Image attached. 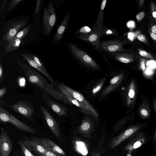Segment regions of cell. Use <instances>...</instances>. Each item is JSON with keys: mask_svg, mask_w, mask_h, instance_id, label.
<instances>
[{"mask_svg": "<svg viewBox=\"0 0 156 156\" xmlns=\"http://www.w3.org/2000/svg\"><path fill=\"white\" fill-rule=\"evenodd\" d=\"M145 15L144 12H141L137 14L136 16V18L138 21H140L144 17Z\"/></svg>", "mask_w": 156, "mask_h": 156, "instance_id": "36", "label": "cell"}, {"mask_svg": "<svg viewBox=\"0 0 156 156\" xmlns=\"http://www.w3.org/2000/svg\"><path fill=\"white\" fill-rule=\"evenodd\" d=\"M102 36L101 29L94 23L90 32L86 34H80L77 35V37L91 44L105 58V55L101 50L100 46V38Z\"/></svg>", "mask_w": 156, "mask_h": 156, "instance_id": "8", "label": "cell"}, {"mask_svg": "<svg viewBox=\"0 0 156 156\" xmlns=\"http://www.w3.org/2000/svg\"><path fill=\"white\" fill-rule=\"evenodd\" d=\"M106 80L105 77L103 78L100 81L96 86L93 89L92 93L93 94L97 93L100 90L104 85Z\"/></svg>", "mask_w": 156, "mask_h": 156, "instance_id": "31", "label": "cell"}, {"mask_svg": "<svg viewBox=\"0 0 156 156\" xmlns=\"http://www.w3.org/2000/svg\"><path fill=\"white\" fill-rule=\"evenodd\" d=\"M123 42L117 39L110 40L100 41V46L102 52L108 53L120 52L123 51Z\"/></svg>", "mask_w": 156, "mask_h": 156, "instance_id": "12", "label": "cell"}, {"mask_svg": "<svg viewBox=\"0 0 156 156\" xmlns=\"http://www.w3.org/2000/svg\"><path fill=\"white\" fill-rule=\"evenodd\" d=\"M23 43V39H12L10 43L5 47L4 52L1 55L0 58L8 53L18 49Z\"/></svg>", "mask_w": 156, "mask_h": 156, "instance_id": "20", "label": "cell"}, {"mask_svg": "<svg viewBox=\"0 0 156 156\" xmlns=\"http://www.w3.org/2000/svg\"><path fill=\"white\" fill-rule=\"evenodd\" d=\"M43 1L38 0L36 1L34 11L33 20L37 18L38 15H40L43 5Z\"/></svg>", "mask_w": 156, "mask_h": 156, "instance_id": "29", "label": "cell"}, {"mask_svg": "<svg viewBox=\"0 0 156 156\" xmlns=\"http://www.w3.org/2000/svg\"><path fill=\"white\" fill-rule=\"evenodd\" d=\"M21 55L31 66L38 70L43 74V72L42 70L33 59L31 54H21Z\"/></svg>", "mask_w": 156, "mask_h": 156, "instance_id": "25", "label": "cell"}, {"mask_svg": "<svg viewBox=\"0 0 156 156\" xmlns=\"http://www.w3.org/2000/svg\"><path fill=\"white\" fill-rule=\"evenodd\" d=\"M153 141L156 144V130L154 136Z\"/></svg>", "mask_w": 156, "mask_h": 156, "instance_id": "46", "label": "cell"}, {"mask_svg": "<svg viewBox=\"0 0 156 156\" xmlns=\"http://www.w3.org/2000/svg\"><path fill=\"white\" fill-rule=\"evenodd\" d=\"M129 38L131 39L133 37V34H132V33H130L129 34Z\"/></svg>", "mask_w": 156, "mask_h": 156, "instance_id": "49", "label": "cell"}, {"mask_svg": "<svg viewBox=\"0 0 156 156\" xmlns=\"http://www.w3.org/2000/svg\"><path fill=\"white\" fill-rule=\"evenodd\" d=\"M93 128L91 122L88 119H84L82 121L79 128V132L83 136L90 137Z\"/></svg>", "mask_w": 156, "mask_h": 156, "instance_id": "21", "label": "cell"}, {"mask_svg": "<svg viewBox=\"0 0 156 156\" xmlns=\"http://www.w3.org/2000/svg\"><path fill=\"white\" fill-rule=\"evenodd\" d=\"M107 0H103L101 2L99 12L97 19L95 23L100 29L104 26V12L106 5Z\"/></svg>", "mask_w": 156, "mask_h": 156, "instance_id": "24", "label": "cell"}, {"mask_svg": "<svg viewBox=\"0 0 156 156\" xmlns=\"http://www.w3.org/2000/svg\"><path fill=\"white\" fill-rule=\"evenodd\" d=\"M14 57L17 64L23 71L26 77L31 84L37 86L48 94L63 102L62 95L58 89L53 87L37 71L31 68L17 55H14Z\"/></svg>", "mask_w": 156, "mask_h": 156, "instance_id": "1", "label": "cell"}, {"mask_svg": "<svg viewBox=\"0 0 156 156\" xmlns=\"http://www.w3.org/2000/svg\"><path fill=\"white\" fill-rule=\"evenodd\" d=\"M68 47L72 56L76 60L91 69L95 70L100 69L97 63L86 51L71 42L68 43Z\"/></svg>", "mask_w": 156, "mask_h": 156, "instance_id": "3", "label": "cell"}, {"mask_svg": "<svg viewBox=\"0 0 156 156\" xmlns=\"http://www.w3.org/2000/svg\"><path fill=\"white\" fill-rule=\"evenodd\" d=\"M40 108L43 113L48 125L56 138L63 143L64 140L61 133L59 126L56 121L44 107L40 105Z\"/></svg>", "mask_w": 156, "mask_h": 156, "instance_id": "10", "label": "cell"}, {"mask_svg": "<svg viewBox=\"0 0 156 156\" xmlns=\"http://www.w3.org/2000/svg\"><path fill=\"white\" fill-rule=\"evenodd\" d=\"M124 76L123 74H119L112 78L110 81L109 84L103 91L101 95L105 96L114 90L121 82Z\"/></svg>", "mask_w": 156, "mask_h": 156, "instance_id": "19", "label": "cell"}, {"mask_svg": "<svg viewBox=\"0 0 156 156\" xmlns=\"http://www.w3.org/2000/svg\"><path fill=\"white\" fill-rule=\"evenodd\" d=\"M42 99L46 104L58 116H65L67 114L66 108L58 102L51 99L48 94L44 92L41 95Z\"/></svg>", "mask_w": 156, "mask_h": 156, "instance_id": "13", "label": "cell"}, {"mask_svg": "<svg viewBox=\"0 0 156 156\" xmlns=\"http://www.w3.org/2000/svg\"><path fill=\"white\" fill-rule=\"evenodd\" d=\"M139 115L142 119H147L150 116L151 111L149 103L146 99H144L138 108Z\"/></svg>", "mask_w": 156, "mask_h": 156, "instance_id": "23", "label": "cell"}, {"mask_svg": "<svg viewBox=\"0 0 156 156\" xmlns=\"http://www.w3.org/2000/svg\"><path fill=\"white\" fill-rule=\"evenodd\" d=\"M13 145L7 132L3 130L0 134V155L9 156L12 149Z\"/></svg>", "mask_w": 156, "mask_h": 156, "instance_id": "14", "label": "cell"}, {"mask_svg": "<svg viewBox=\"0 0 156 156\" xmlns=\"http://www.w3.org/2000/svg\"><path fill=\"white\" fill-rule=\"evenodd\" d=\"M151 30L154 34L156 33V25H154L151 28Z\"/></svg>", "mask_w": 156, "mask_h": 156, "instance_id": "45", "label": "cell"}, {"mask_svg": "<svg viewBox=\"0 0 156 156\" xmlns=\"http://www.w3.org/2000/svg\"><path fill=\"white\" fill-rule=\"evenodd\" d=\"M103 35L107 37L115 36L117 35V31L116 29L104 26L101 29Z\"/></svg>", "mask_w": 156, "mask_h": 156, "instance_id": "27", "label": "cell"}, {"mask_svg": "<svg viewBox=\"0 0 156 156\" xmlns=\"http://www.w3.org/2000/svg\"><path fill=\"white\" fill-rule=\"evenodd\" d=\"M129 24H128V25L129 26V27H131L132 26H133V22H129Z\"/></svg>", "mask_w": 156, "mask_h": 156, "instance_id": "47", "label": "cell"}, {"mask_svg": "<svg viewBox=\"0 0 156 156\" xmlns=\"http://www.w3.org/2000/svg\"><path fill=\"white\" fill-rule=\"evenodd\" d=\"M129 117H126L122 119L117 124L115 129V131L118 130L122 126L125 124L128 120Z\"/></svg>", "mask_w": 156, "mask_h": 156, "instance_id": "32", "label": "cell"}, {"mask_svg": "<svg viewBox=\"0 0 156 156\" xmlns=\"http://www.w3.org/2000/svg\"><path fill=\"white\" fill-rule=\"evenodd\" d=\"M22 136V140L29 150L33 151L38 156H46L48 150L43 145L40 138Z\"/></svg>", "mask_w": 156, "mask_h": 156, "instance_id": "9", "label": "cell"}, {"mask_svg": "<svg viewBox=\"0 0 156 156\" xmlns=\"http://www.w3.org/2000/svg\"><path fill=\"white\" fill-rule=\"evenodd\" d=\"M131 153H129L127 155V156H131Z\"/></svg>", "mask_w": 156, "mask_h": 156, "instance_id": "50", "label": "cell"}, {"mask_svg": "<svg viewBox=\"0 0 156 156\" xmlns=\"http://www.w3.org/2000/svg\"><path fill=\"white\" fill-rule=\"evenodd\" d=\"M12 156H23L21 152L18 150L14 151L13 153Z\"/></svg>", "mask_w": 156, "mask_h": 156, "instance_id": "39", "label": "cell"}, {"mask_svg": "<svg viewBox=\"0 0 156 156\" xmlns=\"http://www.w3.org/2000/svg\"><path fill=\"white\" fill-rule=\"evenodd\" d=\"M58 85V89L60 92L76 100L90 111L93 117L96 119H98V115L97 111L82 94L63 83H59Z\"/></svg>", "mask_w": 156, "mask_h": 156, "instance_id": "5", "label": "cell"}, {"mask_svg": "<svg viewBox=\"0 0 156 156\" xmlns=\"http://www.w3.org/2000/svg\"><path fill=\"white\" fill-rule=\"evenodd\" d=\"M9 1L8 0H6L4 1L2 3L1 5V6L0 9V12L1 14V13L2 14L3 12L5 11Z\"/></svg>", "mask_w": 156, "mask_h": 156, "instance_id": "33", "label": "cell"}, {"mask_svg": "<svg viewBox=\"0 0 156 156\" xmlns=\"http://www.w3.org/2000/svg\"><path fill=\"white\" fill-rule=\"evenodd\" d=\"M4 105L30 121H33L32 117L34 113V110L30 101L21 100L17 101L12 105L5 104Z\"/></svg>", "mask_w": 156, "mask_h": 156, "instance_id": "7", "label": "cell"}, {"mask_svg": "<svg viewBox=\"0 0 156 156\" xmlns=\"http://www.w3.org/2000/svg\"><path fill=\"white\" fill-rule=\"evenodd\" d=\"M41 142L48 151L54 153L57 156H66L65 151L51 140L46 138H40Z\"/></svg>", "mask_w": 156, "mask_h": 156, "instance_id": "17", "label": "cell"}, {"mask_svg": "<svg viewBox=\"0 0 156 156\" xmlns=\"http://www.w3.org/2000/svg\"><path fill=\"white\" fill-rule=\"evenodd\" d=\"M146 139L144 134L142 132L137 133L125 146L124 149L128 153L140 147L146 141Z\"/></svg>", "mask_w": 156, "mask_h": 156, "instance_id": "16", "label": "cell"}, {"mask_svg": "<svg viewBox=\"0 0 156 156\" xmlns=\"http://www.w3.org/2000/svg\"><path fill=\"white\" fill-rule=\"evenodd\" d=\"M3 68L2 65V63L1 59L0 62V82L1 83L3 79Z\"/></svg>", "mask_w": 156, "mask_h": 156, "instance_id": "34", "label": "cell"}, {"mask_svg": "<svg viewBox=\"0 0 156 156\" xmlns=\"http://www.w3.org/2000/svg\"><path fill=\"white\" fill-rule=\"evenodd\" d=\"M153 106L155 114V118L156 121V99H155L153 101Z\"/></svg>", "mask_w": 156, "mask_h": 156, "instance_id": "43", "label": "cell"}, {"mask_svg": "<svg viewBox=\"0 0 156 156\" xmlns=\"http://www.w3.org/2000/svg\"><path fill=\"white\" fill-rule=\"evenodd\" d=\"M30 28V25H28L24 27L16 34L13 38L24 39L28 32Z\"/></svg>", "mask_w": 156, "mask_h": 156, "instance_id": "30", "label": "cell"}, {"mask_svg": "<svg viewBox=\"0 0 156 156\" xmlns=\"http://www.w3.org/2000/svg\"><path fill=\"white\" fill-rule=\"evenodd\" d=\"M42 24L44 33L49 35L54 28L57 21V15L53 3L48 1L47 7L43 9Z\"/></svg>", "mask_w": 156, "mask_h": 156, "instance_id": "4", "label": "cell"}, {"mask_svg": "<svg viewBox=\"0 0 156 156\" xmlns=\"http://www.w3.org/2000/svg\"><path fill=\"white\" fill-rule=\"evenodd\" d=\"M91 156H104L101 151H96L93 152Z\"/></svg>", "mask_w": 156, "mask_h": 156, "instance_id": "37", "label": "cell"}, {"mask_svg": "<svg viewBox=\"0 0 156 156\" xmlns=\"http://www.w3.org/2000/svg\"><path fill=\"white\" fill-rule=\"evenodd\" d=\"M138 39L141 41H144L145 40V37L144 35L140 34L138 36Z\"/></svg>", "mask_w": 156, "mask_h": 156, "instance_id": "40", "label": "cell"}, {"mask_svg": "<svg viewBox=\"0 0 156 156\" xmlns=\"http://www.w3.org/2000/svg\"><path fill=\"white\" fill-rule=\"evenodd\" d=\"M29 21V17L24 15L12 18L7 20L2 27V34L1 43L2 44L5 43L6 44V46L8 45Z\"/></svg>", "mask_w": 156, "mask_h": 156, "instance_id": "2", "label": "cell"}, {"mask_svg": "<svg viewBox=\"0 0 156 156\" xmlns=\"http://www.w3.org/2000/svg\"><path fill=\"white\" fill-rule=\"evenodd\" d=\"M136 84L133 80L130 83L126 98V104L128 107L134 106L136 97Z\"/></svg>", "mask_w": 156, "mask_h": 156, "instance_id": "18", "label": "cell"}, {"mask_svg": "<svg viewBox=\"0 0 156 156\" xmlns=\"http://www.w3.org/2000/svg\"><path fill=\"white\" fill-rule=\"evenodd\" d=\"M152 15L153 17L156 18V11L153 12Z\"/></svg>", "mask_w": 156, "mask_h": 156, "instance_id": "48", "label": "cell"}, {"mask_svg": "<svg viewBox=\"0 0 156 156\" xmlns=\"http://www.w3.org/2000/svg\"><path fill=\"white\" fill-rule=\"evenodd\" d=\"M140 54L142 56L149 58H151L152 57L147 52L144 51H140L139 52Z\"/></svg>", "mask_w": 156, "mask_h": 156, "instance_id": "35", "label": "cell"}, {"mask_svg": "<svg viewBox=\"0 0 156 156\" xmlns=\"http://www.w3.org/2000/svg\"><path fill=\"white\" fill-rule=\"evenodd\" d=\"M24 0H11L9 1L5 10V16H6L13 10L16 6Z\"/></svg>", "mask_w": 156, "mask_h": 156, "instance_id": "26", "label": "cell"}, {"mask_svg": "<svg viewBox=\"0 0 156 156\" xmlns=\"http://www.w3.org/2000/svg\"><path fill=\"white\" fill-rule=\"evenodd\" d=\"M151 37L154 40L156 41V35L153 33H151L150 34Z\"/></svg>", "mask_w": 156, "mask_h": 156, "instance_id": "44", "label": "cell"}, {"mask_svg": "<svg viewBox=\"0 0 156 156\" xmlns=\"http://www.w3.org/2000/svg\"><path fill=\"white\" fill-rule=\"evenodd\" d=\"M140 69L143 70L145 69V63L144 61H141L140 62Z\"/></svg>", "mask_w": 156, "mask_h": 156, "instance_id": "41", "label": "cell"}, {"mask_svg": "<svg viewBox=\"0 0 156 156\" xmlns=\"http://www.w3.org/2000/svg\"><path fill=\"white\" fill-rule=\"evenodd\" d=\"M0 121L2 123H11L19 129L25 132L32 133L37 132L33 127L21 122L1 107H0Z\"/></svg>", "mask_w": 156, "mask_h": 156, "instance_id": "6", "label": "cell"}, {"mask_svg": "<svg viewBox=\"0 0 156 156\" xmlns=\"http://www.w3.org/2000/svg\"><path fill=\"white\" fill-rule=\"evenodd\" d=\"M74 149L76 152L81 155L85 156L88 153V149L87 144L84 142L78 139L73 140Z\"/></svg>", "mask_w": 156, "mask_h": 156, "instance_id": "22", "label": "cell"}, {"mask_svg": "<svg viewBox=\"0 0 156 156\" xmlns=\"http://www.w3.org/2000/svg\"><path fill=\"white\" fill-rule=\"evenodd\" d=\"M7 90L6 87H4L0 89V98H1L5 94Z\"/></svg>", "mask_w": 156, "mask_h": 156, "instance_id": "38", "label": "cell"}, {"mask_svg": "<svg viewBox=\"0 0 156 156\" xmlns=\"http://www.w3.org/2000/svg\"><path fill=\"white\" fill-rule=\"evenodd\" d=\"M18 143L20 147L21 152L23 156H34L27 147L24 144L22 140L18 141Z\"/></svg>", "mask_w": 156, "mask_h": 156, "instance_id": "28", "label": "cell"}, {"mask_svg": "<svg viewBox=\"0 0 156 156\" xmlns=\"http://www.w3.org/2000/svg\"><path fill=\"white\" fill-rule=\"evenodd\" d=\"M46 156H57L55 154L52 152L47 151L46 153Z\"/></svg>", "mask_w": 156, "mask_h": 156, "instance_id": "42", "label": "cell"}, {"mask_svg": "<svg viewBox=\"0 0 156 156\" xmlns=\"http://www.w3.org/2000/svg\"><path fill=\"white\" fill-rule=\"evenodd\" d=\"M142 125H137L132 126L122 132L118 136L114 137L111 141L109 147L110 149H114L127 139L139 130Z\"/></svg>", "mask_w": 156, "mask_h": 156, "instance_id": "11", "label": "cell"}, {"mask_svg": "<svg viewBox=\"0 0 156 156\" xmlns=\"http://www.w3.org/2000/svg\"><path fill=\"white\" fill-rule=\"evenodd\" d=\"M71 12H68L64 17L59 27L56 31L52 40L54 44H57L62 39L69 23Z\"/></svg>", "mask_w": 156, "mask_h": 156, "instance_id": "15", "label": "cell"}]
</instances>
